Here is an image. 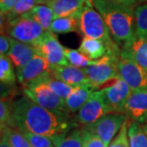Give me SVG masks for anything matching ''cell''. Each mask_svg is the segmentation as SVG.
Returning <instances> with one entry per match:
<instances>
[{
    "label": "cell",
    "instance_id": "1",
    "mask_svg": "<svg viewBox=\"0 0 147 147\" xmlns=\"http://www.w3.org/2000/svg\"><path fill=\"white\" fill-rule=\"evenodd\" d=\"M78 126L69 113L42 107L26 96L13 101L12 119L9 127L52 138L66 134Z\"/></svg>",
    "mask_w": 147,
    "mask_h": 147
},
{
    "label": "cell",
    "instance_id": "2",
    "mask_svg": "<svg viewBox=\"0 0 147 147\" xmlns=\"http://www.w3.org/2000/svg\"><path fill=\"white\" fill-rule=\"evenodd\" d=\"M93 6L104 19L112 38L120 48L136 35V6L109 0H93Z\"/></svg>",
    "mask_w": 147,
    "mask_h": 147
},
{
    "label": "cell",
    "instance_id": "3",
    "mask_svg": "<svg viewBox=\"0 0 147 147\" xmlns=\"http://www.w3.org/2000/svg\"><path fill=\"white\" fill-rule=\"evenodd\" d=\"M79 21V34L81 36L98 39L105 43L107 54L120 57L121 48L112 38L110 30L100 14L92 7H84L76 15Z\"/></svg>",
    "mask_w": 147,
    "mask_h": 147
},
{
    "label": "cell",
    "instance_id": "4",
    "mask_svg": "<svg viewBox=\"0 0 147 147\" xmlns=\"http://www.w3.org/2000/svg\"><path fill=\"white\" fill-rule=\"evenodd\" d=\"M1 34H7L16 40L34 47L46 32L37 21L26 14L13 21L1 22Z\"/></svg>",
    "mask_w": 147,
    "mask_h": 147
},
{
    "label": "cell",
    "instance_id": "5",
    "mask_svg": "<svg viewBox=\"0 0 147 147\" xmlns=\"http://www.w3.org/2000/svg\"><path fill=\"white\" fill-rule=\"evenodd\" d=\"M109 83L108 85H102V88L100 86L96 92L108 108L110 114H123L124 105L131 92V88L121 77L112 79Z\"/></svg>",
    "mask_w": 147,
    "mask_h": 147
},
{
    "label": "cell",
    "instance_id": "6",
    "mask_svg": "<svg viewBox=\"0 0 147 147\" xmlns=\"http://www.w3.org/2000/svg\"><path fill=\"white\" fill-rule=\"evenodd\" d=\"M42 78L23 87L24 95L46 109L69 113L65 105V100L53 92V90L42 80Z\"/></svg>",
    "mask_w": 147,
    "mask_h": 147
},
{
    "label": "cell",
    "instance_id": "7",
    "mask_svg": "<svg viewBox=\"0 0 147 147\" xmlns=\"http://www.w3.org/2000/svg\"><path fill=\"white\" fill-rule=\"evenodd\" d=\"M120 58V57H119ZM119 57L106 54L98 60L97 63L83 68L96 89L112 79L120 77L118 70Z\"/></svg>",
    "mask_w": 147,
    "mask_h": 147
},
{
    "label": "cell",
    "instance_id": "8",
    "mask_svg": "<svg viewBox=\"0 0 147 147\" xmlns=\"http://www.w3.org/2000/svg\"><path fill=\"white\" fill-rule=\"evenodd\" d=\"M127 119V116L124 114H107L93 123L84 126V128L97 135L105 143V146L109 147L111 141L116 133L120 130L123 123Z\"/></svg>",
    "mask_w": 147,
    "mask_h": 147
},
{
    "label": "cell",
    "instance_id": "9",
    "mask_svg": "<svg viewBox=\"0 0 147 147\" xmlns=\"http://www.w3.org/2000/svg\"><path fill=\"white\" fill-rule=\"evenodd\" d=\"M37 54L45 58L51 65H69L65 55V47L60 43L55 33L46 31L35 46Z\"/></svg>",
    "mask_w": 147,
    "mask_h": 147
},
{
    "label": "cell",
    "instance_id": "10",
    "mask_svg": "<svg viewBox=\"0 0 147 147\" xmlns=\"http://www.w3.org/2000/svg\"><path fill=\"white\" fill-rule=\"evenodd\" d=\"M118 70L131 91L147 88V71L131 58L120 56Z\"/></svg>",
    "mask_w": 147,
    "mask_h": 147
},
{
    "label": "cell",
    "instance_id": "11",
    "mask_svg": "<svg viewBox=\"0 0 147 147\" xmlns=\"http://www.w3.org/2000/svg\"><path fill=\"white\" fill-rule=\"evenodd\" d=\"M51 73L52 65L45 58L36 54L16 75L20 84L26 87Z\"/></svg>",
    "mask_w": 147,
    "mask_h": 147
},
{
    "label": "cell",
    "instance_id": "12",
    "mask_svg": "<svg viewBox=\"0 0 147 147\" xmlns=\"http://www.w3.org/2000/svg\"><path fill=\"white\" fill-rule=\"evenodd\" d=\"M123 114L132 121L144 124L147 122V88L131 91L124 105Z\"/></svg>",
    "mask_w": 147,
    "mask_h": 147
},
{
    "label": "cell",
    "instance_id": "13",
    "mask_svg": "<svg viewBox=\"0 0 147 147\" xmlns=\"http://www.w3.org/2000/svg\"><path fill=\"white\" fill-rule=\"evenodd\" d=\"M107 114H110V111L95 91L89 100L79 110L75 120L79 124L84 127L93 123Z\"/></svg>",
    "mask_w": 147,
    "mask_h": 147
},
{
    "label": "cell",
    "instance_id": "14",
    "mask_svg": "<svg viewBox=\"0 0 147 147\" xmlns=\"http://www.w3.org/2000/svg\"><path fill=\"white\" fill-rule=\"evenodd\" d=\"M52 76L73 87L89 86L96 89L93 84L82 68L71 65H52Z\"/></svg>",
    "mask_w": 147,
    "mask_h": 147
},
{
    "label": "cell",
    "instance_id": "15",
    "mask_svg": "<svg viewBox=\"0 0 147 147\" xmlns=\"http://www.w3.org/2000/svg\"><path fill=\"white\" fill-rule=\"evenodd\" d=\"M11 41V48L7 56L10 58L17 74L36 55V49L33 45L20 42L12 38Z\"/></svg>",
    "mask_w": 147,
    "mask_h": 147
},
{
    "label": "cell",
    "instance_id": "16",
    "mask_svg": "<svg viewBox=\"0 0 147 147\" xmlns=\"http://www.w3.org/2000/svg\"><path fill=\"white\" fill-rule=\"evenodd\" d=\"M53 20L59 17L76 16L84 7H93V0H51Z\"/></svg>",
    "mask_w": 147,
    "mask_h": 147
},
{
    "label": "cell",
    "instance_id": "17",
    "mask_svg": "<svg viewBox=\"0 0 147 147\" xmlns=\"http://www.w3.org/2000/svg\"><path fill=\"white\" fill-rule=\"evenodd\" d=\"M121 56L134 60L147 71V40L137 34L121 48Z\"/></svg>",
    "mask_w": 147,
    "mask_h": 147
},
{
    "label": "cell",
    "instance_id": "18",
    "mask_svg": "<svg viewBox=\"0 0 147 147\" xmlns=\"http://www.w3.org/2000/svg\"><path fill=\"white\" fill-rule=\"evenodd\" d=\"M96 89L89 86L77 87L73 92L65 99V105L69 112L75 114L84 106V105L89 100L92 94Z\"/></svg>",
    "mask_w": 147,
    "mask_h": 147
},
{
    "label": "cell",
    "instance_id": "19",
    "mask_svg": "<svg viewBox=\"0 0 147 147\" xmlns=\"http://www.w3.org/2000/svg\"><path fill=\"white\" fill-rule=\"evenodd\" d=\"M78 50L91 60H99L107 54V48L104 42L87 37L83 38Z\"/></svg>",
    "mask_w": 147,
    "mask_h": 147
},
{
    "label": "cell",
    "instance_id": "20",
    "mask_svg": "<svg viewBox=\"0 0 147 147\" xmlns=\"http://www.w3.org/2000/svg\"><path fill=\"white\" fill-rule=\"evenodd\" d=\"M51 0H18L14 7L6 15H1V22L13 21L31 11L37 5H48Z\"/></svg>",
    "mask_w": 147,
    "mask_h": 147
},
{
    "label": "cell",
    "instance_id": "21",
    "mask_svg": "<svg viewBox=\"0 0 147 147\" xmlns=\"http://www.w3.org/2000/svg\"><path fill=\"white\" fill-rule=\"evenodd\" d=\"M51 139L55 147H82L83 128L74 127L66 134L58 135Z\"/></svg>",
    "mask_w": 147,
    "mask_h": 147
},
{
    "label": "cell",
    "instance_id": "22",
    "mask_svg": "<svg viewBox=\"0 0 147 147\" xmlns=\"http://www.w3.org/2000/svg\"><path fill=\"white\" fill-rule=\"evenodd\" d=\"M37 21L45 31H49L53 21V11L48 5H37L31 11L26 13Z\"/></svg>",
    "mask_w": 147,
    "mask_h": 147
},
{
    "label": "cell",
    "instance_id": "23",
    "mask_svg": "<svg viewBox=\"0 0 147 147\" xmlns=\"http://www.w3.org/2000/svg\"><path fill=\"white\" fill-rule=\"evenodd\" d=\"M50 31L55 34H68L71 32L79 33V21L77 16L59 17L52 22Z\"/></svg>",
    "mask_w": 147,
    "mask_h": 147
},
{
    "label": "cell",
    "instance_id": "24",
    "mask_svg": "<svg viewBox=\"0 0 147 147\" xmlns=\"http://www.w3.org/2000/svg\"><path fill=\"white\" fill-rule=\"evenodd\" d=\"M10 58L7 55H0V80L1 83L7 85H15L17 79L16 72Z\"/></svg>",
    "mask_w": 147,
    "mask_h": 147
},
{
    "label": "cell",
    "instance_id": "25",
    "mask_svg": "<svg viewBox=\"0 0 147 147\" xmlns=\"http://www.w3.org/2000/svg\"><path fill=\"white\" fill-rule=\"evenodd\" d=\"M128 137L130 147H147V136L142 123L131 121L128 127Z\"/></svg>",
    "mask_w": 147,
    "mask_h": 147
},
{
    "label": "cell",
    "instance_id": "26",
    "mask_svg": "<svg viewBox=\"0 0 147 147\" xmlns=\"http://www.w3.org/2000/svg\"><path fill=\"white\" fill-rule=\"evenodd\" d=\"M42 80L47 84V85L53 90V92L61 97L62 99L65 100L69 95L73 92L74 89L77 88L70 86L69 84L64 83L61 80L55 79L54 77L52 76V74L47 75L42 78Z\"/></svg>",
    "mask_w": 147,
    "mask_h": 147
},
{
    "label": "cell",
    "instance_id": "27",
    "mask_svg": "<svg viewBox=\"0 0 147 147\" xmlns=\"http://www.w3.org/2000/svg\"><path fill=\"white\" fill-rule=\"evenodd\" d=\"M65 55L69 64L79 68L83 69L88 67L89 65L96 64L98 61V60H91L87 57H85L79 50L67 48V47H65Z\"/></svg>",
    "mask_w": 147,
    "mask_h": 147
},
{
    "label": "cell",
    "instance_id": "28",
    "mask_svg": "<svg viewBox=\"0 0 147 147\" xmlns=\"http://www.w3.org/2000/svg\"><path fill=\"white\" fill-rule=\"evenodd\" d=\"M135 27L137 34L147 40V2L136 7Z\"/></svg>",
    "mask_w": 147,
    "mask_h": 147
},
{
    "label": "cell",
    "instance_id": "29",
    "mask_svg": "<svg viewBox=\"0 0 147 147\" xmlns=\"http://www.w3.org/2000/svg\"><path fill=\"white\" fill-rule=\"evenodd\" d=\"M131 121L132 120L127 117L125 122L123 123L118 134L111 141L109 147H130L128 137V127Z\"/></svg>",
    "mask_w": 147,
    "mask_h": 147
},
{
    "label": "cell",
    "instance_id": "30",
    "mask_svg": "<svg viewBox=\"0 0 147 147\" xmlns=\"http://www.w3.org/2000/svg\"><path fill=\"white\" fill-rule=\"evenodd\" d=\"M1 127H4L6 129L12 147H32L26 137L24 136V134L19 129L7 125H3Z\"/></svg>",
    "mask_w": 147,
    "mask_h": 147
},
{
    "label": "cell",
    "instance_id": "31",
    "mask_svg": "<svg viewBox=\"0 0 147 147\" xmlns=\"http://www.w3.org/2000/svg\"><path fill=\"white\" fill-rule=\"evenodd\" d=\"M12 104L13 101L11 98H1L0 102V123L1 127L3 125L9 126L12 119Z\"/></svg>",
    "mask_w": 147,
    "mask_h": 147
},
{
    "label": "cell",
    "instance_id": "32",
    "mask_svg": "<svg viewBox=\"0 0 147 147\" xmlns=\"http://www.w3.org/2000/svg\"><path fill=\"white\" fill-rule=\"evenodd\" d=\"M22 133L26 137L32 147H55L50 137L27 131H23Z\"/></svg>",
    "mask_w": 147,
    "mask_h": 147
},
{
    "label": "cell",
    "instance_id": "33",
    "mask_svg": "<svg viewBox=\"0 0 147 147\" xmlns=\"http://www.w3.org/2000/svg\"><path fill=\"white\" fill-rule=\"evenodd\" d=\"M106 147L105 143L97 135L83 127V146Z\"/></svg>",
    "mask_w": 147,
    "mask_h": 147
},
{
    "label": "cell",
    "instance_id": "34",
    "mask_svg": "<svg viewBox=\"0 0 147 147\" xmlns=\"http://www.w3.org/2000/svg\"><path fill=\"white\" fill-rule=\"evenodd\" d=\"M10 36L7 34H1L0 37V53L3 55H7L11 48V41Z\"/></svg>",
    "mask_w": 147,
    "mask_h": 147
},
{
    "label": "cell",
    "instance_id": "35",
    "mask_svg": "<svg viewBox=\"0 0 147 147\" xmlns=\"http://www.w3.org/2000/svg\"><path fill=\"white\" fill-rule=\"evenodd\" d=\"M18 0H0L1 15H6L16 5Z\"/></svg>",
    "mask_w": 147,
    "mask_h": 147
},
{
    "label": "cell",
    "instance_id": "36",
    "mask_svg": "<svg viewBox=\"0 0 147 147\" xmlns=\"http://www.w3.org/2000/svg\"><path fill=\"white\" fill-rule=\"evenodd\" d=\"M0 147H12L10 140L8 138L7 131L4 127H1V138H0Z\"/></svg>",
    "mask_w": 147,
    "mask_h": 147
},
{
    "label": "cell",
    "instance_id": "37",
    "mask_svg": "<svg viewBox=\"0 0 147 147\" xmlns=\"http://www.w3.org/2000/svg\"><path fill=\"white\" fill-rule=\"evenodd\" d=\"M109 1H115V2H120V3H129L134 6L141 5L142 0H109Z\"/></svg>",
    "mask_w": 147,
    "mask_h": 147
},
{
    "label": "cell",
    "instance_id": "38",
    "mask_svg": "<svg viewBox=\"0 0 147 147\" xmlns=\"http://www.w3.org/2000/svg\"><path fill=\"white\" fill-rule=\"evenodd\" d=\"M142 127H143V129H144V131H145L146 135L147 136V122L146 123L142 124Z\"/></svg>",
    "mask_w": 147,
    "mask_h": 147
}]
</instances>
